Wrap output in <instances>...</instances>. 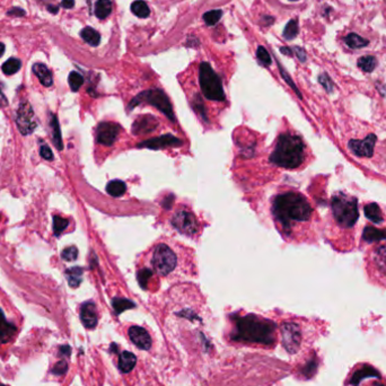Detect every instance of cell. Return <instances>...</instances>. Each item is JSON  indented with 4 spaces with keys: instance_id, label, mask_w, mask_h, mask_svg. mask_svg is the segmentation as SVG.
<instances>
[{
    "instance_id": "cell-1",
    "label": "cell",
    "mask_w": 386,
    "mask_h": 386,
    "mask_svg": "<svg viewBox=\"0 0 386 386\" xmlns=\"http://www.w3.org/2000/svg\"><path fill=\"white\" fill-rule=\"evenodd\" d=\"M276 329L271 321L251 314L236 320L230 338L234 341L271 346L276 341Z\"/></svg>"
},
{
    "instance_id": "cell-2",
    "label": "cell",
    "mask_w": 386,
    "mask_h": 386,
    "mask_svg": "<svg viewBox=\"0 0 386 386\" xmlns=\"http://www.w3.org/2000/svg\"><path fill=\"white\" fill-rule=\"evenodd\" d=\"M273 215L286 229L291 221H306L312 216V207L303 195L296 192L279 194L273 202Z\"/></svg>"
},
{
    "instance_id": "cell-3",
    "label": "cell",
    "mask_w": 386,
    "mask_h": 386,
    "mask_svg": "<svg viewBox=\"0 0 386 386\" xmlns=\"http://www.w3.org/2000/svg\"><path fill=\"white\" fill-rule=\"evenodd\" d=\"M305 146L299 137L283 133L278 138L276 148L270 160L278 166L285 169H296L304 162Z\"/></svg>"
},
{
    "instance_id": "cell-4",
    "label": "cell",
    "mask_w": 386,
    "mask_h": 386,
    "mask_svg": "<svg viewBox=\"0 0 386 386\" xmlns=\"http://www.w3.org/2000/svg\"><path fill=\"white\" fill-rule=\"evenodd\" d=\"M332 210L336 220L346 228L355 225L359 217L357 200L343 193H338L332 198Z\"/></svg>"
},
{
    "instance_id": "cell-5",
    "label": "cell",
    "mask_w": 386,
    "mask_h": 386,
    "mask_svg": "<svg viewBox=\"0 0 386 386\" xmlns=\"http://www.w3.org/2000/svg\"><path fill=\"white\" fill-rule=\"evenodd\" d=\"M199 82L202 94L208 100L222 102L225 100V93L219 76L213 71L208 62H201L199 68Z\"/></svg>"
},
{
    "instance_id": "cell-6",
    "label": "cell",
    "mask_w": 386,
    "mask_h": 386,
    "mask_svg": "<svg viewBox=\"0 0 386 386\" xmlns=\"http://www.w3.org/2000/svg\"><path fill=\"white\" fill-rule=\"evenodd\" d=\"M141 103H147L149 105L155 106L156 109L161 111L163 114H165L172 122L175 121V116L173 113V108L169 100V97L161 90H149L146 92H142L140 94L137 95L131 101V103L129 104V109H133L134 106H137Z\"/></svg>"
},
{
    "instance_id": "cell-7",
    "label": "cell",
    "mask_w": 386,
    "mask_h": 386,
    "mask_svg": "<svg viewBox=\"0 0 386 386\" xmlns=\"http://www.w3.org/2000/svg\"><path fill=\"white\" fill-rule=\"evenodd\" d=\"M151 264L157 273L166 276L173 271L176 266L175 253L167 245L158 244L155 248L154 254H152Z\"/></svg>"
},
{
    "instance_id": "cell-8",
    "label": "cell",
    "mask_w": 386,
    "mask_h": 386,
    "mask_svg": "<svg viewBox=\"0 0 386 386\" xmlns=\"http://www.w3.org/2000/svg\"><path fill=\"white\" fill-rule=\"evenodd\" d=\"M171 222L172 226H173L176 230L180 231L181 234L188 236L194 235L199 228V222L197 218H195V216L191 211L185 210V209L176 211L173 217H172Z\"/></svg>"
},
{
    "instance_id": "cell-9",
    "label": "cell",
    "mask_w": 386,
    "mask_h": 386,
    "mask_svg": "<svg viewBox=\"0 0 386 386\" xmlns=\"http://www.w3.org/2000/svg\"><path fill=\"white\" fill-rule=\"evenodd\" d=\"M282 346L289 353H296L301 343V331L298 324L283 323L281 327Z\"/></svg>"
},
{
    "instance_id": "cell-10",
    "label": "cell",
    "mask_w": 386,
    "mask_h": 386,
    "mask_svg": "<svg viewBox=\"0 0 386 386\" xmlns=\"http://www.w3.org/2000/svg\"><path fill=\"white\" fill-rule=\"evenodd\" d=\"M121 132V127L114 122H102L96 129V141L101 145L112 146Z\"/></svg>"
},
{
    "instance_id": "cell-11",
    "label": "cell",
    "mask_w": 386,
    "mask_h": 386,
    "mask_svg": "<svg viewBox=\"0 0 386 386\" xmlns=\"http://www.w3.org/2000/svg\"><path fill=\"white\" fill-rule=\"evenodd\" d=\"M17 127L21 130L23 134L31 133L36 127V122L34 119L33 111H32L30 104L23 103L21 104L17 112Z\"/></svg>"
},
{
    "instance_id": "cell-12",
    "label": "cell",
    "mask_w": 386,
    "mask_h": 386,
    "mask_svg": "<svg viewBox=\"0 0 386 386\" xmlns=\"http://www.w3.org/2000/svg\"><path fill=\"white\" fill-rule=\"evenodd\" d=\"M181 145H182V141H181L179 138L174 137L173 134H164V136L148 139V140L138 143L137 147L157 150V149H163V148H166V147H176Z\"/></svg>"
},
{
    "instance_id": "cell-13",
    "label": "cell",
    "mask_w": 386,
    "mask_h": 386,
    "mask_svg": "<svg viewBox=\"0 0 386 386\" xmlns=\"http://www.w3.org/2000/svg\"><path fill=\"white\" fill-rule=\"evenodd\" d=\"M376 143L375 134H369L364 140H350L349 148L353 154L360 157H371L374 154V147Z\"/></svg>"
},
{
    "instance_id": "cell-14",
    "label": "cell",
    "mask_w": 386,
    "mask_h": 386,
    "mask_svg": "<svg viewBox=\"0 0 386 386\" xmlns=\"http://www.w3.org/2000/svg\"><path fill=\"white\" fill-rule=\"evenodd\" d=\"M129 338L134 346L142 350H149L151 348V338L145 329L141 327H131L129 329Z\"/></svg>"
},
{
    "instance_id": "cell-15",
    "label": "cell",
    "mask_w": 386,
    "mask_h": 386,
    "mask_svg": "<svg viewBox=\"0 0 386 386\" xmlns=\"http://www.w3.org/2000/svg\"><path fill=\"white\" fill-rule=\"evenodd\" d=\"M158 127V120L151 115H145L134 121L132 132L134 134L150 133Z\"/></svg>"
},
{
    "instance_id": "cell-16",
    "label": "cell",
    "mask_w": 386,
    "mask_h": 386,
    "mask_svg": "<svg viewBox=\"0 0 386 386\" xmlns=\"http://www.w3.org/2000/svg\"><path fill=\"white\" fill-rule=\"evenodd\" d=\"M81 320L86 329H94L96 327L99 318H97L96 306L93 301H87L82 305Z\"/></svg>"
},
{
    "instance_id": "cell-17",
    "label": "cell",
    "mask_w": 386,
    "mask_h": 386,
    "mask_svg": "<svg viewBox=\"0 0 386 386\" xmlns=\"http://www.w3.org/2000/svg\"><path fill=\"white\" fill-rule=\"evenodd\" d=\"M17 332V328L13 323L8 322L4 312L0 310V343L5 345L13 340Z\"/></svg>"
},
{
    "instance_id": "cell-18",
    "label": "cell",
    "mask_w": 386,
    "mask_h": 386,
    "mask_svg": "<svg viewBox=\"0 0 386 386\" xmlns=\"http://www.w3.org/2000/svg\"><path fill=\"white\" fill-rule=\"evenodd\" d=\"M369 377H375V378H380V374L376 370L374 367L368 366V365H364L361 366L359 369H357L355 373L352 374L350 383L353 386H358L361 380H364L365 378H369Z\"/></svg>"
},
{
    "instance_id": "cell-19",
    "label": "cell",
    "mask_w": 386,
    "mask_h": 386,
    "mask_svg": "<svg viewBox=\"0 0 386 386\" xmlns=\"http://www.w3.org/2000/svg\"><path fill=\"white\" fill-rule=\"evenodd\" d=\"M137 364V357L129 351H122L119 357V369L121 373H130Z\"/></svg>"
},
{
    "instance_id": "cell-20",
    "label": "cell",
    "mask_w": 386,
    "mask_h": 386,
    "mask_svg": "<svg viewBox=\"0 0 386 386\" xmlns=\"http://www.w3.org/2000/svg\"><path fill=\"white\" fill-rule=\"evenodd\" d=\"M33 72L40 79L41 84L45 87H50L53 84L52 73L49 70V68L43 63H35L33 66Z\"/></svg>"
},
{
    "instance_id": "cell-21",
    "label": "cell",
    "mask_w": 386,
    "mask_h": 386,
    "mask_svg": "<svg viewBox=\"0 0 386 386\" xmlns=\"http://www.w3.org/2000/svg\"><path fill=\"white\" fill-rule=\"evenodd\" d=\"M362 239L369 243H374V242L383 241L386 240V230L377 229L374 227H365L364 233H362Z\"/></svg>"
},
{
    "instance_id": "cell-22",
    "label": "cell",
    "mask_w": 386,
    "mask_h": 386,
    "mask_svg": "<svg viewBox=\"0 0 386 386\" xmlns=\"http://www.w3.org/2000/svg\"><path fill=\"white\" fill-rule=\"evenodd\" d=\"M364 211H365V216L368 218L369 220L375 222V224H379V222L383 221L382 211H380V208L378 207L377 203L367 204L364 209Z\"/></svg>"
},
{
    "instance_id": "cell-23",
    "label": "cell",
    "mask_w": 386,
    "mask_h": 386,
    "mask_svg": "<svg viewBox=\"0 0 386 386\" xmlns=\"http://www.w3.org/2000/svg\"><path fill=\"white\" fill-rule=\"evenodd\" d=\"M82 39L92 46H97L101 42V35L97 31H95L92 27H85L81 32Z\"/></svg>"
},
{
    "instance_id": "cell-24",
    "label": "cell",
    "mask_w": 386,
    "mask_h": 386,
    "mask_svg": "<svg viewBox=\"0 0 386 386\" xmlns=\"http://www.w3.org/2000/svg\"><path fill=\"white\" fill-rule=\"evenodd\" d=\"M112 13V4L110 0H97L95 4V15L100 20H104Z\"/></svg>"
},
{
    "instance_id": "cell-25",
    "label": "cell",
    "mask_w": 386,
    "mask_h": 386,
    "mask_svg": "<svg viewBox=\"0 0 386 386\" xmlns=\"http://www.w3.org/2000/svg\"><path fill=\"white\" fill-rule=\"evenodd\" d=\"M346 44L351 49H360V48H365L369 44V41L366 40L364 38H361L360 35H358L356 33H350L348 34L345 38Z\"/></svg>"
},
{
    "instance_id": "cell-26",
    "label": "cell",
    "mask_w": 386,
    "mask_h": 386,
    "mask_svg": "<svg viewBox=\"0 0 386 386\" xmlns=\"http://www.w3.org/2000/svg\"><path fill=\"white\" fill-rule=\"evenodd\" d=\"M106 191H108L110 195H112V197H121V195L124 194V192L127 191V185H125V183L122 182V181L113 180L106 185Z\"/></svg>"
},
{
    "instance_id": "cell-27",
    "label": "cell",
    "mask_w": 386,
    "mask_h": 386,
    "mask_svg": "<svg viewBox=\"0 0 386 386\" xmlns=\"http://www.w3.org/2000/svg\"><path fill=\"white\" fill-rule=\"evenodd\" d=\"M374 261L378 270L386 276V245L379 246L374 252Z\"/></svg>"
},
{
    "instance_id": "cell-28",
    "label": "cell",
    "mask_w": 386,
    "mask_h": 386,
    "mask_svg": "<svg viewBox=\"0 0 386 386\" xmlns=\"http://www.w3.org/2000/svg\"><path fill=\"white\" fill-rule=\"evenodd\" d=\"M51 128H52V138H53V142L55 147L58 148L59 150L62 149V139H61V133H60V127L58 123V119L55 115H51Z\"/></svg>"
},
{
    "instance_id": "cell-29",
    "label": "cell",
    "mask_w": 386,
    "mask_h": 386,
    "mask_svg": "<svg viewBox=\"0 0 386 386\" xmlns=\"http://www.w3.org/2000/svg\"><path fill=\"white\" fill-rule=\"evenodd\" d=\"M131 12L134 14V15L140 17V18H146L149 16L150 11L148 5L143 2V0H137V2H133L131 5Z\"/></svg>"
},
{
    "instance_id": "cell-30",
    "label": "cell",
    "mask_w": 386,
    "mask_h": 386,
    "mask_svg": "<svg viewBox=\"0 0 386 386\" xmlns=\"http://www.w3.org/2000/svg\"><path fill=\"white\" fill-rule=\"evenodd\" d=\"M67 279L70 287L76 288L82 282V277H83V269L81 268H71L67 270Z\"/></svg>"
},
{
    "instance_id": "cell-31",
    "label": "cell",
    "mask_w": 386,
    "mask_h": 386,
    "mask_svg": "<svg viewBox=\"0 0 386 386\" xmlns=\"http://www.w3.org/2000/svg\"><path fill=\"white\" fill-rule=\"evenodd\" d=\"M376 64H377V61H376V59L373 55H365V57H361L358 60V67L365 72L373 71L376 68Z\"/></svg>"
},
{
    "instance_id": "cell-32",
    "label": "cell",
    "mask_w": 386,
    "mask_h": 386,
    "mask_svg": "<svg viewBox=\"0 0 386 386\" xmlns=\"http://www.w3.org/2000/svg\"><path fill=\"white\" fill-rule=\"evenodd\" d=\"M112 306L115 311V313L120 314L127 310L134 308L136 307V304L127 298H114L112 300Z\"/></svg>"
},
{
    "instance_id": "cell-33",
    "label": "cell",
    "mask_w": 386,
    "mask_h": 386,
    "mask_svg": "<svg viewBox=\"0 0 386 386\" xmlns=\"http://www.w3.org/2000/svg\"><path fill=\"white\" fill-rule=\"evenodd\" d=\"M21 67H22L21 60H18L16 58H11L3 64V71L5 75L11 76L20 70Z\"/></svg>"
},
{
    "instance_id": "cell-34",
    "label": "cell",
    "mask_w": 386,
    "mask_h": 386,
    "mask_svg": "<svg viewBox=\"0 0 386 386\" xmlns=\"http://www.w3.org/2000/svg\"><path fill=\"white\" fill-rule=\"evenodd\" d=\"M297 34H298V22L296 20H291L288 22V24L286 25L285 30H283V38L286 40L290 41L294 40Z\"/></svg>"
},
{
    "instance_id": "cell-35",
    "label": "cell",
    "mask_w": 386,
    "mask_h": 386,
    "mask_svg": "<svg viewBox=\"0 0 386 386\" xmlns=\"http://www.w3.org/2000/svg\"><path fill=\"white\" fill-rule=\"evenodd\" d=\"M69 225V221L66 218H62L61 216H54L53 217V231L55 236H59L64 229L67 228Z\"/></svg>"
},
{
    "instance_id": "cell-36",
    "label": "cell",
    "mask_w": 386,
    "mask_h": 386,
    "mask_svg": "<svg viewBox=\"0 0 386 386\" xmlns=\"http://www.w3.org/2000/svg\"><path fill=\"white\" fill-rule=\"evenodd\" d=\"M221 15H222V12L219 11V9H216V11H210V12L204 14L203 21L206 22L207 25L213 26V25H216L218 22H219Z\"/></svg>"
},
{
    "instance_id": "cell-37",
    "label": "cell",
    "mask_w": 386,
    "mask_h": 386,
    "mask_svg": "<svg viewBox=\"0 0 386 386\" xmlns=\"http://www.w3.org/2000/svg\"><path fill=\"white\" fill-rule=\"evenodd\" d=\"M68 82H69V86H70L71 91L77 92L84 84V78L81 73H78L76 71H72V72H70V75H69Z\"/></svg>"
},
{
    "instance_id": "cell-38",
    "label": "cell",
    "mask_w": 386,
    "mask_h": 386,
    "mask_svg": "<svg viewBox=\"0 0 386 386\" xmlns=\"http://www.w3.org/2000/svg\"><path fill=\"white\" fill-rule=\"evenodd\" d=\"M151 276H152L151 270H149V269H147V268H143V269H141V270L138 271V274H137L138 282L142 289H146L147 285H148V281H149V279L151 278Z\"/></svg>"
},
{
    "instance_id": "cell-39",
    "label": "cell",
    "mask_w": 386,
    "mask_h": 386,
    "mask_svg": "<svg viewBox=\"0 0 386 386\" xmlns=\"http://www.w3.org/2000/svg\"><path fill=\"white\" fill-rule=\"evenodd\" d=\"M257 57H258V60L260 61V63L263 64V66H267L268 67V66H270V64L272 63V60H271L270 54H269V52L266 50V48H263V46H259V48H258Z\"/></svg>"
},
{
    "instance_id": "cell-40",
    "label": "cell",
    "mask_w": 386,
    "mask_h": 386,
    "mask_svg": "<svg viewBox=\"0 0 386 386\" xmlns=\"http://www.w3.org/2000/svg\"><path fill=\"white\" fill-rule=\"evenodd\" d=\"M318 369V361L316 359H311L307 361L303 368H301V374H303L306 378H311L316 373Z\"/></svg>"
},
{
    "instance_id": "cell-41",
    "label": "cell",
    "mask_w": 386,
    "mask_h": 386,
    "mask_svg": "<svg viewBox=\"0 0 386 386\" xmlns=\"http://www.w3.org/2000/svg\"><path fill=\"white\" fill-rule=\"evenodd\" d=\"M319 82H320L321 85L323 86L324 90L327 91L328 93H332V92H333V90H334V85H333V83H332V81H331V78L329 77L328 73H325V72L321 73V75L319 76Z\"/></svg>"
},
{
    "instance_id": "cell-42",
    "label": "cell",
    "mask_w": 386,
    "mask_h": 386,
    "mask_svg": "<svg viewBox=\"0 0 386 386\" xmlns=\"http://www.w3.org/2000/svg\"><path fill=\"white\" fill-rule=\"evenodd\" d=\"M61 257L63 260H66V261H75L78 257V250L75 246H69V248L62 251Z\"/></svg>"
},
{
    "instance_id": "cell-43",
    "label": "cell",
    "mask_w": 386,
    "mask_h": 386,
    "mask_svg": "<svg viewBox=\"0 0 386 386\" xmlns=\"http://www.w3.org/2000/svg\"><path fill=\"white\" fill-rule=\"evenodd\" d=\"M67 370H68V362L66 360H60L53 366L51 373L54 374L55 376H62L67 373Z\"/></svg>"
},
{
    "instance_id": "cell-44",
    "label": "cell",
    "mask_w": 386,
    "mask_h": 386,
    "mask_svg": "<svg viewBox=\"0 0 386 386\" xmlns=\"http://www.w3.org/2000/svg\"><path fill=\"white\" fill-rule=\"evenodd\" d=\"M278 67H279V70H280V73H281V76H282V78L283 79H285V81H286V83L288 84V85H289L291 88H292V90H294L295 91V93H296V94L297 95H298V97H299V99H301V94H300V92L298 91V88H297L296 86H295V84H294V82H292L291 81V78H290V76L289 75H288V73L286 72V70H285V69H283L282 68V66H281V64L280 63H279L278 62Z\"/></svg>"
},
{
    "instance_id": "cell-45",
    "label": "cell",
    "mask_w": 386,
    "mask_h": 386,
    "mask_svg": "<svg viewBox=\"0 0 386 386\" xmlns=\"http://www.w3.org/2000/svg\"><path fill=\"white\" fill-rule=\"evenodd\" d=\"M292 52H294L297 55V58L299 59V61L305 62L306 60H307V55H306L305 50L299 48V46H295V48L292 49Z\"/></svg>"
},
{
    "instance_id": "cell-46",
    "label": "cell",
    "mask_w": 386,
    "mask_h": 386,
    "mask_svg": "<svg viewBox=\"0 0 386 386\" xmlns=\"http://www.w3.org/2000/svg\"><path fill=\"white\" fill-rule=\"evenodd\" d=\"M40 154L42 157L45 158V160H48V161H51L53 158L52 151H51V149L48 146H42L41 149H40Z\"/></svg>"
},
{
    "instance_id": "cell-47",
    "label": "cell",
    "mask_w": 386,
    "mask_h": 386,
    "mask_svg": "<svg viewBox=\"0 0 386 386\" xmlns=\"http://www.w3.org/2000/svg\"><path fill=\"white\" fill-rule=\"evenodd\" d=\"M59 350H60L59 351V355L62 356V357H69V356H70V353H71V348L69 347V346H67V345L60 347Z\"/></svg>"
},
{
    "instance_id": "cell-48",
    "label": "cell",
    "mask_w": 386,
    "mask_h": 386,
    "mask_svg": "<svg viewBox=\"0 0 386 386\" xmlns=\"http://www.w3.org/2000/svg\"><path fill=\"white\" fill-rule=\"evenodd\" d=\"M173 200H174L173 195H172V194L169 195V197H166V198L164 199V201H163V206H164V208L170 209L171 206H172V201H173Z\"/></svg>"
},
{
    "instance_id": "cell-49",
    "label": "cell",
    "mask_w": 386,
    "mask_h": 386,
    "mask_svg": "<svg viewBox=\"0 0 386 386\" xmlns=\"http://www.w3.org/2000/svg\"><path fill=\"white\" fill-rule=\"evenodd\" d=\"M61 6L66 9H70L75 6V0H62Z\"/></svg>"
},
{
    "instance_id": "cell-50",
    "label": "cell",
    "mask_w": 386,
    "mask_h": 386,
    "mask_svg": "<svg viewBox=\"0 0 386 386\" xmlns=\"http://www.w3.org/2000/svg\"><path fill=\"white\" fill-rule=\"evenodd\" d=\"M8 14H9V15H25V12L24 11H22V9H20V8H14L13 9V11H11V12H8Z\"/></svg>"
},
{
    "instance_id": "cell-51",
    "label": "cell",
    "mask_w": 386,
    "mask_h": 386,
    "mask_svg": "<svg viewBox=\"0 0 386 386\" xmlns=\"http://www.w3.org/2000/svg\"><path fill=\"white\" fill-rule=\"evenodd\" d=\"M280 51H281V52H282L283 54L289 55V57H291V55L294 54V52H292V50H291V49H289V48H285V46H283V48H280Z\"/></svg>"
},
{
    "instance_id": "cell-52",
    "label": "cell",
    "mask_w": 386,
    "mask_h": 386,
    "mask_svg": "<svg viewBox=\"0 0 386 386\" xmlns=\"http://www.w3.org/2000/svg\"><path fill=\"white\" fill-rule=\"evenodd\" d=\"M6 104H7L6 96L4 95V93L2 92V90H0V106H5Z\"/></svg>"
},
{
    "instance_id": "cell-53",
    "label": "cell",
    "mask_w": 386,
    "mask_h": 386,
    "mask_svg": "<svg viewBox=\"0 0 386 386\" xmlns=\"http://www.w3.org/2000/svg\"><path fill=\"white\" fill-rule=\"evenodd\" d=\"M262 20L264 21V22H266V24L269 26V25H271L272 24V23H273V17H271V16H264L263 18H262Z\"/></svg>"
},
{
    "instance_id": "cell-54",
    "label": "cell",
    "mask_w": 386,
    "mask_h": 386,
    "mask_svg": "<svg viewBox=\"0 0 386 386\" xmlns=\"http://www.w3.org/2000/svg\"><path fill=\"white\" fill-rule=\"evenodd\" d=\"M5 52V45L0 42V57H3V54Z\"/></svg>"
},
{
    "instance_id": "cell-55",
    "label": "cell",
    "mask_w": 386,
    "mask_h": 386,
    "mask_svg": "<svg viewBox=\"0 0 386 386\" xmlns=\"http://www.w3.org/2000/svg\"><path fill=\"white\" fill-rule=\"evenodd\" d=\"M374 386H383V385H380V384H374Z\"/></svg>"
},
{
    "instance_id": "cell-56",
    "label": "cell",
    "mask_w": 386,
    "mask_h": 386,
    "mask_svg": "<svg viewBox=\"0 0 386 386\" xmlns=\"http://www.w3.org/2000/svg\"><path fill=\"white\" fill-rule=\"evenodd\" d=\"M0 386H6V385H5V384H3L2 382H0Z\"/></svg>"
},
{
    "instance_id": "cell-57",
    "label": "cell",
    "mask_w": 386,
    "mask_h": 386,
    "mask_svg": "<svg viewBox=\"0 0 386 386\" xmlns=\"http://www.w3.org/2000/svg\"><path fill=\"white\" fill-rule=\"evenodd\" d=\"M291 2H296V0H291Z\"/></svg>"
}]
</instances>
